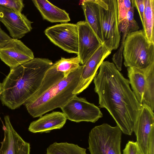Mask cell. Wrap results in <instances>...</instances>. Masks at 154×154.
I'll return each instance as SVG.
<instances>
[{
  "mask_svg": "<svg viewBox=\"0 0 154 154\" xmlns=\"http://www.w3.org/2000/svg\"><path fill=\"white\" fill-rule=\"evenodd\" d=\"M94 79L99 106L105 108L124 134L131 135L136 124L142 105L131 90L128 79L114 64L103 61Z\"/></svg>",
  "mask_w": 154,
  "mask_h": 154,
  "instance_id": "obj_1",
  "label": "cell"
},
{
  "mask_svg": "<svg viewBox=\"0 0 154 154\" xmlns=\"http://www.w3.org/2000/svg\"><path fill=\"white\" fill-rule=\"evenodd\" d=\"M53 64L48 59L34 58L11 68L2 83V103L11 109L24 104L38 89L46 72Z\"/></svg>",
  "mask_w": 154,
  "mask_h": 154,
  "instance_id": "obj_2",
  "label": "cell"
},
{
  "mask_svg": "<svg viewBox=\"0 0 154 154\" xmlns=\"http://www.w3.org/2000/svg\"><path fill=\"white\" fill-rule=\"evenodd\" d=\"M82 65L70 73L34 100L24 105L33 117L42 116L46 113L65 105L75 94L73 91L79 82Z\"/></svg>",
  "mask_w": 154,
  "mask_h": 154,
  "instance_id": "obj_3",
  "label": "cell"
},
{
  "mask_svg": "<svg viewBox=\"0 0 154 154\" xmlns=\"http://www.w3.org/2000/svg\"><path fill=\"white\" fill-rule=\"evenodd\" d=\"M122 54L126 67L145 69L154 62V44L148 41L143 29L132 32L125 40Z\"/></svg>",
  "mask_w": 154,
  "mask_h": 154,
  "instance_id": "obj_4",
  "label": "cell"
},
{
  "mask_svg": "<svg viewBox=\"0 0 154 154\" xmlns=\"http://www.w3.org/2000/svg\"><path fill=\"white\" fill-rule=\"evenodd\" d=\"M122 132L117 125L106 123L95 126L90 132L88 149L91 154H122Z\"/></svg>",
  "mask_w": 154,
  "mask_h": 154,
  "instance_id": "obj_5",
  "label": "cell"
},
{
  "mask_svg": "<svg viewBox=\"0 0 154 154\" xmlns=\"http://www.w3.org/2000/svg\"><path fill=\"white\" fill-rule=\"evenodd\" d=\"M100 4L103 43L112 51L119 48L121 40L117 0H100Z\"/></svg>",
  "mask_w": 154,
  "mask_h": 154,
  "instance_id": "obj_6",
  "label": "cell"
},
{
  "mask_svg": "<svg viewBox=\"0 0 154 154\" xmlns=\"http://www.w3.org/2000/svg\"><path fill=\"white\" fill-rule=\"evenodd\" d=\"M60 109L67 119L76 122L95 123L103 116L98 107L84 98L78 97L77 95Z\"/></svg>",
  "mask_w": 154,
  "mask_h": 154,
  "instance_id": "obj_7",
  "label": "cell"
},
{
  "mask_svg": "<svg viewBox=\"0 0 154 154\" xmlns=\"http://www.w3.org/2000/svg\"><path fill=\"white\" fill-rule=\"evenodd\" d=\"M44 32L55 45L67 52L77 54L78 32L76 24L62 23L48 27Z\"/></svg>",
  "mask_w": 154,
  "mask_h": 154,
  "instance_id": "obj_8",
  "label": "cell"
},
{
  "mask_svg": "<svg viewBox=\"0 0 154 154\" xmlns=\"http://www.w3.org/2000/svg\"><path fill=\"white\" fill-rule=\"evenodd\" d=\"M154 114L153 111L149 107L142 104L133 132L142 154H148L150 147L154 145Z\"/></svg>",
  "mask_w": 154,
  "mask_h": 154,
  "instance_id": "obj_9",
  "label": "cell"
},
{
  "mask_svg": "<svg viewBox=\"0 0 154 154\" xmlns=\"http://www.w3.org/2000/svg\"><path fill=\"white\" fill-rule=\"evenodd\" d=\"M0 21L13 39L21 38L32 29V22L24 14L0 5Z\"/></svg>",
  "mask_w": 154,
  "mask_h": 154,
  "instance_id": "obj_10",
  "label": "cell"
},
{
  "mask_svg": "<svg viewBox=\"0 0 154 154\" xmlns=\"http://www.w3.org/2000/svg\"><path fill=\"white\" fill-rule=\"evenodd\" d=\"M111 51L103 43L82 65L79 82L73 91V94H79L88 87L97 75V70L102 63Z\"/></svg>",
  "mask_w": 154,
  "mask_h": 154,
  "instance_id": "obj_11",
  "label": "cell"
},
{
  "mask_svg": "<svg viewBox=\"0 0 154 154\" xmlns=\"http://www.w3.org/2000/svg\"><path fill=\"white\" fill-rule=\"evenodd\" d=\"M34 58L32 51L18 39L12 38L6 45L0 48V59L10 69Z\"/></svg>",
  "mask_w": 154,
  "mask_h": 154,
  "instance_id": "obj_12",
  "label": "cell"
},
{
  "mask_svg": "<svg viewBox=\"0 0 154 154\" xmlns=\"http://www.w3.org/2000/svg\"><path fill=\"white\" fill-rule=\"evenodd\" d=\"M78 32L77 56L83 65L103 43L85 21L76 24Z\"/></svg>",
  "mask_w": 154,
  "mask_h": 154,
  "instance_id": "obj_13",
  "label": "cell"
},
{
  "mask_svg": "<svg viewBox=\"0 0 154 154\" xmlns=\"http://www.w3.org/2000/svg\"><path fill=\"white\" fill-rule=\"evenodd\" d=\"M4 119V137L1 142L0 154H29V143L24 141L14 129L8 115Z\"/></svg>",
  "mask_w": 154,
  "mask_h": 154,
  "instance_id": "obj_14",
  "label": "cell"
},
{
  "mask_svg": "<svg viewBox=\"0 0 154 154\" xmlns=\"http://www.w3.org/2000/svg\"><path fill=\"white\" fill-rule=\"evenodd\" d=\"M67 118L63 112H53L42 116L31 122L28 128L33 133H49L52 130L59 129L65 124Z\"/></svg>",
  "mask_w": 154,
  "mask_h": 154,
  "instance_id": "obj_15",
  "label": "cell"
},
{
  "mask_svg": "<svg viewBox=\"0 0 154 154\" xmlns=\"http://www.w3.org/2000/svg\"><path fill=\"white\" fill-rule=\"evenodd\" d=\"M134 11L131 9L128 12L125 18L119 23V30L120 35V47L112 58L113 61L119 71L122 69L123 50L125 40L130 33L138 30L139 27L134 18Z\"/></svg>",
  "mask_w": 154,
  "mask_h": 154,
  "instance_id": "obj_16",
  "label": "cell"
},
{
  "mask_svg": "<svg viewBox=\"0 0 154 154\" xmlns=\"http://www.w3.org/2000/svg\"><path fill=\"white\" fill-rule=\"evenodd\" d=\"M85 21L103 43L100 18V0H85L82 3Z\"/></svg>",
  "mask_w": 154,
  "mask_h": 154,
  "instance_id": "obj_17",
  "label": "cell"
},
{
  "mask_svg": "<svg viewBox=\"0 0 154 154\" xmlns=\"http://www.w3.org/2000/svg\"><path fill=\"white\" fill-rule=\"evenodd\" d=\"M32 2L43 18L51 23H65L70 21L69 14L64 10L46 0H34Z\"/></svg>",
  "mask_w": 154,
  "mask_h": 154,
  "instance_id": "obj_18",
  "label": "cell"
},
{
  "mask_svg": "<svg viewBox=\"0 0 154 154\" xmlns=\"http://www.w3.org/2000/svg\"><path fill=\"white\" fill-rule=\"evenodd\" d=\"M130 84L137 100L142 105L145 82L144 69L134 67H127Z\"/></svg>",
  "mask_w": 154,
  "mask_h": 154,
  "instance_id": "obj_19",
  "label": "cell"
},
{
  "mask_svg": "<svg viewBox=\"0 0 154 154\" xmlns=\"http://www.w3.org/2000/svg\"><path fill=\"white\" fill-rule=\"evenodd\" d=\"M65 77L64 74L57 71L52 65L46 72L38 89L25 103L34 100Z\"/></svg>",
  "mask_w": 154,
  "mask_h": 154,
  "instance_id": "obj_20",
  "label": "cell"
},
{
  "mask_svg": "<svg viewBox=\"0 0 154 154\" xmlns=\"http://www.w3.org/2000/svg\"><path fill=\"white\" fill-rule=\"evenodd\" d=\"M145 82L142 104L154 109V62L144 69Z\"/></svg>",
  "mask_w": 154,
  "mask_h": 154,
  "instance_id": "obj_21",
  "label": "cell"
},
{
  "mask_svg": "<svg viewBox=\"0 0 154 154\" xmlns=\"http://www.w3.org/2000/svg\"><path fill=\"white\" fill-rule=\"evenodd\" d=\"M145 11L143 25L148 41L154 44V0H144Z\"/></svg>",
  "mask_w": 154,
  "mask_h": 154,
  "instance_id": "obj_22",
  "label": "cell"
},
{
  "mask_svg": "<svg viewBox=\"0 0 154 154\" xmlns=\"http://www.w3.org/2000/svg\"><path fill=\"white\" fill-rule=\"evenodd\" d=\"M46 154H88L86 149L77 145L67 142L57 143L50 145L47 148Z\"/></svg>",
  "mask_w": 154,
  "mask_h": 154,
  "instance_id": "obj_23",
  "label": "cell"
},
{
  "mask_svg": "<svg viewBox=\"0 0 154 154\" xmlns=\"http://www.w3.org/2000/svg\"><path fill=\"white\" fill-rule=\"evenodd\" d=\"M80 64L79 58L76 57L70 58L61 57V59L53 64L56 70L63 73L65 77L78 69Z\"/></svg>",
  "mask_w": 154,
  "mask_h": 154,
  "instance_id": "obj_24",
  "label": "cell"
},
{
  "mask_svg": "<svg viewBox=\"0 0 154 154\" xmlns=\"http://www.w3.org/2000/svg\"><path fill=\"white\" fill-rule=\"evenodd\" d=\"M119 23L125 19L131 6V0H117Z\"/></svg>",
  "mask_w": 154,
  "mask_h": 154,
  "instance_id": "obj_25",
  "label": "cell"
},
{
  "mask_svg": "<svg viewBox=\"0 0 154 154\" xmlns=\"http://www.w3.org/2000/svg\"><path fill=\"white\" fill-rule=\"evenodd\" d=\"M0 5L20 13L24 6L22 0H0Z\"/></svg>",
  "mask_w": 154,
  "mask_h": 154,
  "instance_id": "obj_26",
  "label": "cell"
},
{
  "mask_svg": "<svg viewBox=\"0 0 154 154\" xmlns=\"http://www.w3.org/2000/svg\"><path fill=\"white\" fill-rule=\"evenodd\" d=\"M123 154H142L136 142L129 141L123 150Z\"/></svg>",
  "mask_w": 154,
  "mask_h": 154,
  "instance_id": "obj_27",
  "label": "cell"
},
{
  "mask_svg": "<svg viewBox=\"0 0 154 154\" xmlns=\"http://www.w3.org/2000/svg\"><path fill=\"white\" fill-rule=\"evenodd\" d=\"M131 3L134 7L137 9L142 24L143 25L145 11L144 0H132Z\"/></svg>",
  "mask_w": 154,
  "mask_h": 154,
  "instance_id": "obj_28",
  "label": "cell"
},
{
  "mask_svg": "<svg viewBox=\"0 0 154 154\" xmlns=\"http://www.w3.org/2000/svg\"><path fill=\"white\" fill-rule=\"evenodd\" d=\"M12 38L2 29L0 25V48L6 45Z\"/></svg>",
  "mask_w": 154,
  "mask_h": 154,
  "instance_id": "obj_29",
  "label": "cell"
},
{
  "mask_svg": "<svg viewBox=\"0 0 154 154\" xmlns=\"http://www.w3.org/2000/svg\"><path fill=\"white\" fill-rule=\"evenodd\" d=\"M148 154H154V146L150 147Z\"/></svg>",
  "mask_w": 154,
  "mask_h": 154,
  "instance_id": "obj_30",
  "label": "cell"
}]
</instances>
